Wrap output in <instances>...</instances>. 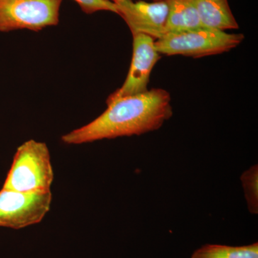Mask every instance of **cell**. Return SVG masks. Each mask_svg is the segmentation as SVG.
Listing matches in <instances>:
<instances>
[{"label":"cell","mask_w":258,"mask_h":258,"mask_svg":"<svg viewBox=\"0 0 258 258\" xmlns=\"http://www.w3.org/2000/svg\"><path fill=\"white\" fill-rule=\"evenodd\" d=\"M52 193L0 191V227L20 230L35 225L50 211Z\"/></svg>","instance_id":"obj_5"},{"label":"cell","mask_w":258,"mask_h":258,"mask_svg":"<svg viewBox=\"0 0 258 258\" xmlns=\"http://www.w3.org/2000/svg\"><path fill=\"white\" fill-rule=\"evenodd\" d=\"M107 1H110L112 2V3H113V2L115 1V0H107ZM153 1H157V0H153Z\"/></svg>","instance_id":"obj_13"},{"label":"cell","mask_w":258,"mask_h":258,"mask_svg":"<svg viewBox=\"0 0 258 258\" xmlns=\"http://www.w3.org/2000/svg\"><path fill=\"white\" fill-rule=\"evenodd\" d=\"M241 182L249 212L253 215L258 213V166H251L240 176Z\"/></svg>","instance_id":"obj_11"},{"label":"cell","mask_w":258,"mask_h":258,"mask_svg":"<svg viewBox=\"0 0 258 258\" xmlns=\"http://www.w3.org/2000/svg\"><path fill=\"white\" fill-rule=\"evenodd\" d=\"M166 1L169 11L165 27V35L205 28L200 20L195 0Z\"/></svg>","instance_id":"obj_8"},{"label":"cell","mask_w":258,"mask_h":258,"mask_svg":"<svg viewBox=\"0 0 258 258\" xmlns=\"http://www.w3.org/2000/svg\"><path fill=\"white\" fill-rule=\"evenodd\" d=\"M113 3L118 15L124 20L132 34H144L156 40L165 35L169 11L166 0L152 3L142 0H115Z\"/></svg>","instance_id":"obj_7"},{"label":"cell","mask_w":258,"mask_h":258,"mask_svg":"<svg viewBox=\"0 0 258 258\" xmlns=\"http://www.w3.org/2000/svg\"><path fill=\"white\" fill-rule=\"evenodd\" d=\"M132 35L133 56L128 75L121 87L108 96L106 103L147 91L151 73L160 59L155 39L142 33Z\"/></svg>","instance_id":"obj_6"},{"label":"cell","mask_w":258,"mask_h":258,"mask_svg":"<svg viewBox=\"0 0 258 258\" xmlns=\"http://www.w3.org/2000/svg\"><path fill=\"white\" fill-rule=\"evenodd\" d=\"M195 3L205 28L220 31L239 28L227 0H195Z\"/></svg>","instance_id":"obj_9"},{"label":"cell","mask_w":258,"mask_h":258,"mask_svg":"<svg viewBox=\"0 0 258 258\" xmlns=\"http://www.w3.org/2000/svg\"><path fill=\"white\" fill-rule=\"evenodd\" d=\"M191 258H258V243L237 247L207 244L196 249Z\"/></svg>","instance_id":"obj_10"},{"label":"cell","mask_w":258,"mask_h":258,"mask_svg":"<svg viewBox=\"0 0 258 258\" xmlns=\"http://www.w3.org/2000/svg\"><path fill=\"white\" fill-rule=\"evenodd\" d=\"M86 14H93L98 11H109L118 14L114 3L107 0H75Z\"/></svg>","instance_id":"obj_12"},{"label":"cell","mask_w":258,"mask_h":258,"mask_svg":"<svg viewBox=\"0 0 258 258\" xmlns=\"http://www.w3.org/2000/svg\"><path fill=\"white\" fill-rule=\"evenodd\" d=\"M62 0H0V32L40 31L59 23Z\"/></svg>","instance_id":"obj_4"},{"label":"cell","mask_w":258,"mask_h":258,"mask_svg":"<svg viewBox=\"0 0 258 258\" xmlns=\"http://www.w3.org/2000/svg\"><path fill=\"white\" fill-rule=\"evenodd\" d=\"M107 106L91 123L62 136V142L76 145L140 136L160 128L173 115L170 94L161 88L119 98Z\"/></svg>","instance_id":"obj_1"},{"label":"cell","mask_w":258,"mask_h":258,"mask_svg":"<svg viewBox=\"0 0 258 258\" xmlns=\"http://www.w3.org/2000/svg\"><path fill=\"white\" fill-rule=\"evenodd\" d=\"M54 172L47 144L27 141L17 149L3 189L23 193L50 191Z\"/></svg>","instance_id":"obj_2"},{"label":"cell","mask_w":258,"mask_h":258,"mask_svg":"<svg viewBox=\"0 0 258 258\" xmlns=\"http://www.w3.org/2000/svg\"><path fill=\"white\" fill-rule=\"evenodd\" d=\"M242 34L202 28L181 33L166 34L155 41L158 52L165 55L199 57L228 52L243 41Z\"/></svg>","instance_id":"obj_3"}]
</instances>
